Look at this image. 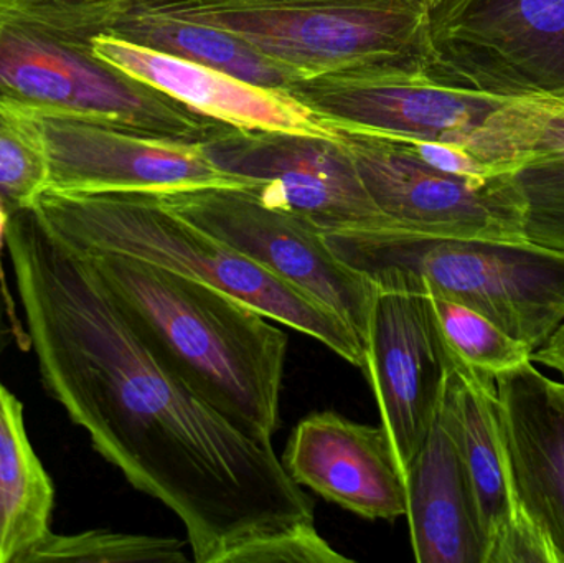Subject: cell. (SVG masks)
I'll list each match as a JSON object with an SVG mask.
<instances>
[{"label":"cell","instance_id":"obj_23","mask_svg":"<svg viewBox=\"0 0 564 563\" xmlns=\"http://www.w3.org/2000/svg\"><path fill=\"white\" fill-rule=\"evenodd\" d=\"M184 563V542L171 538L88 531L75 535L50 532L19 563Z\"/></svg>","mask_w":564,"mask_h":563},{"label":"cell","instance_id":"obj_29","mask_svg":"<svg viewBox=\"0 0 564 563\" xmlns=\"http://www.w3.org/2000/svg\"><path fill=\"white\" fill-rule=\"evenodd\" d=\"M417 2L423 3V6L427 7V9L431 10V13H433L434 10L444 2V0H417Z\"/></svg>","mask_w":564,"mask_h":563},{"label":"cell","instance_id":"obj_4","mask_svg":"<svg viewBox=\"0 0 564 563\" xmlns=\"http://www.w3.org/2000/svg\"><path fill=\"white\" fill-rule=\"evenodd\" d=\"M112 0H0V105L155 138L208 132L181 102L96 58Z\"/></svg>","mask_w":564,"mask_h":563},{"label":"cell","instance_id":"obj_30","mask_svg":"<svg viewBox=\"0 0 564 563\" xmlns=\"http://www.w3.org/2000/svg\"><path fill=\"white\" fill-rule=\"evenodd\" d=\"M0 343H2V320H0Z\"/></svg>","mask_w":564,"mask_h":563},{"label":"cell","instance_id":"obj_11","mask_svg":"<svg viewBox=\"0 0 564 563\" xmlns=\"http://www.w3.org/2000/svg\"><path fill=\"white\" fill-rule=\"evenodd\" d=\"M338 132L368 195L394 230L459 240L529 241L522 204L507 172L460 177L424 164L390 139Z\"/></svg>","mask_w":564,"mask_h":563},{"label":"cell","instance_id":"obj_17","mask_svg":"<svg viewBox=\"0 0 564 563\" xmlns=\"http://www.w3.org/2000/svg\"><path fill=\"white\" fill-rule=\"evenodd\" d=\"M440 415L466 472L487 563L497 545L530 516L517 492L496 379L451 364Z\"/></svg>","mask_w":564,"mask_h":563},{"label":"cell","instance_id":"obj_26","mask_svg":"<svg viewBox=\"0 0 564 563\" xmlns=\"http://www.w3.org/2000/svg\"><path fill=\"white\" fill-rule=\"evenodd\" d=\"M384 139V138H383ZM397 142L404 151L423 161L424 164L447 172V174L460 175L469 178L492 177V172L467 149L447 142L420 141V139H390Z\"/></svg>","mask_w":564,"mask_h":563},{"label":"cell","instance_id":"obj_6","mask_svg":"<svg viewBox=\"0 0 564 563\" xmlns=\"http://www.w3.org/2000/svg\"><path fill=\"white\" fill-rule=\"evenodd\" d=\"M231 33L315 78L381 65H431V10L417 0H124Z\"/></svg>","mask_w":564,"mask_h":563},{"label":"cell","instance_id":"obj_9","mask_svg":"<svg viewBox=\"0 0 564 563\" xmlns=\"http://www.w3.org/2000/svg\"><path fill=\"white\" fill-rule=\"evenodd\" d=\"M155 197L185 220L321 301L365 343L375 286L332 251L317 225L270 207L251 187L184 188Z\"/></svg>","mask_w":564,"mask_h":563},{"label":"cell","instance_id":"obj_28","mask_svg":"<svg viewBox=\"0 0 564 563\" xmlns=\"http://www.w3.org/2000/svg\"><path fill=\"white\" fill-rule=\"evenodd\" d=\"M10 210L0 202V251L7 247V228L10 224Z\"/></svg>","mask_w":564,"mask_h":563},{"label":"cell","instance_id":"obj_1","mask_svg":"<svg viewBox=\"0 0 564 563\" xmlns=\"http://www.w3.org/2000/svg\"><path fill=\"white\" fill-rule=\"evenodd\" d=\"M50 396L93 448L184 524L197 563L314 524L273 445L251 439L169 370L98 271L65 268L23 307Z\"/></svg>","mask_w":564,"mask_h":563},{"label":"cell","instance_id":"obj_22","mask_svg":"<svg viewBox=\"0 0 564 563\" xmlns=\"http://www.w3.org/2000/svg\"><path fill=\"white\" fill-rule=\"evenodd\" d=\"M426 296L447 356L456 366L497 379L533 362L529 344L513 339L482 314L446 297Z\"/></svg>","mask_w":564,"mask_h":563},{"label":"cell","instance_id":"obj_18","mask_svg":"<svg viewBox=\"0 0 564 563\" xmlns=\"http://www.w3.org/2000/svg\"><path fill=\"white\" fill-rule=\"evenodd\" d=\"M404 481L414 561L482 563V535L469 483L456 442L440 413Z\"/></svg>","mask_w":564,"mask_h":563},{"label":"cell","instance_id":"obj_24","mask_svg":"<svg viewBox=\"0 0 564 563\" xmlns=\"http://www.w3.org/2000/svg\"><path fill=\"white\" fill-rule=\"evenodd\" d=\"M48 187V165L39 139L20 115L0 105V202L17 210L35 207Z\"/></svg>","mask_w":564,"mask_h":563},{"label":"cell","instance_id":"obj_13","mask_svg":"<svg viewBox=\"0 0 564 563\" xmlns=\"http://www.w3.org/2000/svg\"><path fill=\"white\" fill-rule=\"evenodd\" d=\"M361 367L380 409L401 473L436 422L451 370L430 297L375 290Z\"/></svg>","mask_w":564,"mask_h":563},{"label":"cell","instance_id":"obj_7","mask_svg":"<svg viewBox=\"0 0 564 563\" xmlns=\"http://www.w3.org/2000/svg\"><path fill=\"white\" fill-rule=\"evenodd\" d=\"M430 73L460 88L564 102V0H444Z\"/></svg>","mask_w":564,"mask_h":563},{"label":"cell","instance_id":"obj_21","mask_svg":"<svg viewBox=\"0 0 564 563\" xmlns=\"http://www.w3.org/2000/svg\"><path fill=\"white\" fill-rule=\"evenodd\" d=\"M55 489L33 452L23 407L0 382V563H19L50 534Z\"/></svg>","mask_w":564,"mask_h":563},{"label":"cell","instance_id":"obj_15","mask_svg":"<svg viewBox=\"0 0 564 563\" xmlns=\"http://www.w3.org/2000/svg\"><path fill=\"white\" fill-rule=\"evenodd\" d=\"M282 463L299 486L360 518L406 516V481L383 426L311 413L292 432Z\"/></svg>","mask_w":564,"mask_h":563},{"label":"cell","instance_id":"obj_3","mask_svg":"<svg viewBox=\"0 0 564 563\" xmlns=\"http://www.w3.org/2000/svg\"><path fill=\"white\" fill-rule=\"evenodd\" d=\"M33 210L86 257L131 258L218 288L364 367V343L334 311L185 220L152 192L45 191Z\"/></svg>","mask_w":564,"mask_h":563},{"label":"cell","instance_id":"obj_20","mask_svg":"<svg viewBox=\"0 0 564 563\" xmlns=\"http://www.w3.org/2000/svg\"><path fill=\"white\" fill-rule=\"evenodd\" d=\"M105 33L212 66L263 88L288 91L295 83L288 69L231 33L132 6L124 0H115Z\"/></svg>","mask_w":564,"mask_h":563},{"label":"cell","instance_id":"obj_12","mask_svg":"<svg viewBox=\"0 0 564 563\" xmlns=\"http://www.w3.org/2000/svg\"><path fill=\"white\" fill-rule=\"evenodd\" d=\"M15 112L42 145L48 165L46 191L162 194L251 187L215 167L200 142L155 138L83 119Z\"/></svg>","mask_w":564,"mask_h":563},{"label":"cell","instance_id":"obj_10","mask_svg":"<svg viewBox=\"0 0 564 563\" xmlns=\"http://www.w3.org/2000/svg\"><path fill=\"white\" fill-rule=\"evenodd\" d=\"M204 138L200 145L212 164L248 182L270 207L301 215L325 234L394 230L368 195L340 136L327 139L225 126Z\"/></svg>","mask_w":564,"mask_h":563},{"label":"cell","instance_id":"obj_8","mask_svg":"<svg viewBox=\"0 0 564 563\" xmlns=\"http://www.w3.org/2000/svg\"><path fill=\"white\" fill-rule=\"evenodd\" d=\"M285 93L338 131L447 142L479 161L494 119L516 99L451 85L423 65L344 69L302 79Z\"/></svg>","mask_w":564,"mask_h":563},{"label":"cell","instance_id":"obj_19","mask_svg":"<svg viewBox=\"0 0 564 563\" xmlns=\"http://www.w3.org/2000/svg\"><path fill=\"white\" fill-rule=\"evenodd\" d=\"M500 165L522 204L527 240L564 253V102H510Z\"/></svg>","mask_w":564,"mask_h":563},{"label":"cell","instance_id":"obj_5","mask_svg":"<svg viewBox=\"0 0 564 563\" xmlns=\"http://www.w3.org/2000/svg\"><path fill=\"white\" fill-rule=\"evenodd\" d=\"M375 290L456 301L535 353L564 321V253L530 241L459 240L397 230L325 234Z\"/></svg>","mask_w":564,"mask_h":563},{"label":"cell","instance_id":"obj_2","mask_svg":"<svg viewBox=\"0 0 564 563\" xmlns=\"http://www.w3.org/2000/svg\"><path fill=\"white\" fill-rule=\"evenodd\" d=\"M86 258L159 360L238 430L273 445L289 344L280 323L165 268L115 255Z\"/></svg>","mask_w":564,"mask_h":563},{"label":"cell","instance_id":"obj_14","mask_svg":"<svg viewBox=\"0 0 564 563\" xmlns=\"http://www.w3.org/2000/svg\"><path fill=\"white\" fill-rule=\"evenodd\" d=\"M91 52L122 75L228 128L327 139L340 136L291 93L251 85L212 66L108 33L93 39Z\"/></svg>","mask_w":564,"mask_h":563},{"label":"cell","instance_id":"obj_25","mask_svg":"<svg viewBox=\"0 0 564 563\" xmlns=\"http://www.w3.org/2000/svg\"><path fill=\"white\" fill-rule=\"evenodd\" d=\"M338 554L315 524L299 526L237 549L227 563H348Z\"/></svg>","mask_w":564,"mask_h":563},{"label":"cell","instance_id":"obj_16","mask_svg":"<svg viewBox=\"0 0 564 563\" xmlns=\"http://www.w3.org/2000/svg\"><path fill=\"white\" fill-rule=\"evenodd\" d=\"M496 386L520 501L564 563V382L530 362Z\"/></svg>","mask_w":564,"mask_h":563},{"label":"cell","instance_id":"obj_27","mask_svg":"<svg viewBox=\"0 0 564 563\" xmlns=\"http://www.w3.org/2000/svg\"><path fill=\"white\" fill-rule=\"evenodd\" d=\"M533 362L555 370L564 379V321L542 347L533 353Z\"/></svg>","mask_w":564,"mask_h":563}]
</instances>
